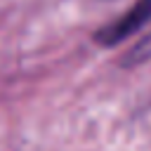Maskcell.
I'll return each mask as SVG.
<instances>
[{"label":"cell","instance_id":"obj_1","mask_svg":"<svg viewBox=\"0 0 151 151\" xmlns=\"http://www.w3.org/2000/svg\"><path fill=\"white\" fill-rule=\"evenodd\" d=\"M149 19H151V0H137L123 17H118L113 24L104 26L101 31H97L94 40L101 45H116L127 35H132L134 31H139Z\"/></svg>","mask_w":151,"mask_h":151}]
</instances>
